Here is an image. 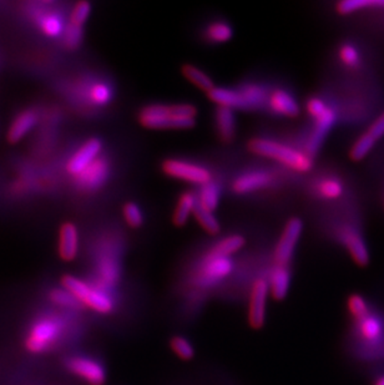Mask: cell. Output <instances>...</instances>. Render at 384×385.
<instances>
[{"label": "cell", "instance_id": "6da1fadb", "mask_svg": "<svg viewBox=\"0 0 384 385\" xmlns=\"http://www.w3.org/2000/svg\"><path fill=\"white\" fill-rule=\"evenodd\" d=\"M197 109L189 103L149 105L141 110L139 121L147 129H190L195 126Z\"/></svg>", "mask_w": 384, "mask_h": 385}, {"label": "cell", "instance_id": "7a4b0ae2", "mask_svg": "<svg viewBox=\"0 0 384 385\" xmlns=\"http://www.w3.org/2000/svg\"><path fill=\"white\" fill-rule=\"evenodd\" d=\"M249 150L265 158H275L287 168L298 172H309L314 168V158L306 151L287 146L280 142L266 139H254L249 144Z\"/></svg>", "mask_w": 384, "mask_h": 385}, {"label": "cell", "instance_id": "3957f363", "mask_svg": "<svg viewBox=\"0 0 384 385\" xmlns=\"http://www.w3.org/2000/svg\"><path fill=\"white\" fill-rule=\"evenodd\" d=\"M61 284L75 297L84 307L98 312L100 315H111L115 310V301L111 294L105 292L94 284L84 282L75 276H66L61 278Z\"/></svg>", "mask_w": 384, "mask_h": 385}, {"label": "cell", "instance_id": "277c9868", "mask_svg": "<svg viewBox=\"0 0 384 385\" xmlns=\"http://www.w3.org/2000/svg\"><path fill=\"white\" fill-rule=\"evenodd\" d=\"M64 323L58 317H44L34 323L27 334V351L42 353L51 347L63 334Z\"/></svg>", "mask_w": 384, "mask_h": 385}, {"label": "cell", "instance_id": "5b68a950", "mask_svg": "<svg viewBox=\"0 0 384 385\" xmlns=\"http://www.w3.org/2000/svg\"><path fill=\"white\" fill-rule=\"evenodd\" d=\"M233 270V262L230 257L207 253L192 277V283L199 288L213 287L223 278L230 276Z\"/></svg>", "mask_w": 384, "mask_h": 385}, {"label": "cell", "instance_id": "8992f818", "mask_svg": "<svg viewBox=\"0 0 384 385\" xmlns=\"http://www.w3.org/2000/svg\"><path fill=\"white\" fill-rule=\"evenodd\" d=\"M163 171L173 179H184L191 184H204L212 181V175L206 168L184 160L170 158L163 163Z\"/></svg>", "mask_w": 384, "mask_h": 385}, {"label": "cell", "instance_id": "52a82bcc", "mask_svg": "<svg viewBox=\"0 0 384 385\" xmlns=\"http://www.w3.org/2000/svg\"><path fill=\"white\" fill-rule=\"evenodd\" d=\"M66 368L89 385H104L106 381V370L103 364L89 357H71L66 360Z\"/></svg>", "mask_w": 384, "mask_h": 385}, {"label": "cell", "instance_id": "ba28073f", "mask_svg": "<svg viewBox=\"0 0 384 385\" xmlns=\"http://www.w3.org/2000/svg\"><path fill=\"white\" fill-rule=\"evenodd\" d=\"M303 223L299 218H291L285 226L281 239L275 250V262L280 266H288L292 260L298 239L302 234Z\"/></svg>", "mask_w": 384, "mask_h": 385}, {"label": "cell", "instance_id": "9c48e42d", "mask_svg": "<svg viewBox=\"0 0 384 385\" xmlns=\"http://www.w3.org/2000/svg\"><path fill=\"white\" fill-rule=\"evenodd\" d=\"M270 294L268 282L261 278L257 279L252 286L251 296H249V324L252 329H261L265 326L266 305H267V297Z\"/></svg>", "mask_w": 384, "mask_h": 385}, {"label": "cell", "instance_id": "30bf717a", "mask_svg": "<svg viewBox=\"0 0 384 385\" xmlns=\"http://www.w3.org/2000/svg\"><path fill=\"white\" fill-rule=\"evenodd\" d=\"M110 175V163L105 158H98L90 163L82 172L75 176L79 189L85 191L98 190L103 186Z\"/></svg>", "mask_w": 384, "mask_h": 385}, {"label": "cell", "instance_id": "8fae6325", "mask_svg": "<svg viewBox=\"0 0 384 385\" xmlns=\"http://www.w3.org/2000/svg\"><path fill=\"white\" fill-rule=\"evenodd\" d=\"M335 121H337V114L335 109L330 105L326 108L322 114L314 119V131L306 146V152L309 156L314 158V155L318 152L319 147L322 145V142L325 141L332 127L335 126Z\"/></svg>", "mask_w": 384, "mask_h": 385}, {"label": "cell", "instance_id": "7c38bea8", "mask_svg": "<svg viewBox=\"0 0 384 385\" xmlns=\"http://www.w3.org/2000/svg\"><path fill=\"white\" fill-rule=\"evenodd\" d=\"M341 241L345 244L346 250L359 267L367 266L371 260L369 251L366 241L363 239L362 234L352 226H345L341 229Z\"/></svg>", "mask_w": 384, "mask_h": 385}, {"label": "cell", "instance_id": "4fadbf2b", "mask_svg": "<svg viewBox=\"0 0 384 385\" xmlns=\"http://www.w3.org/2000/svg\"><path fill=\"white\" fill-rule=\"evenodd\" d=\"M103 144L99 139H90L73 155L66 165V171L73 176L82 172L85 168L99 158Z\"/></svg>", "mask_w": 384, "mask_h": 385}, {"label": "cell", "instance_id": "5bb4252c", "mask_svg": "<svg viewBox=\"0 0 384 385\" xmlns=\"http://www.w3.org/2000/svg\"><path fill=\"white\" fill-rule=\"evenodd\" d=\"M39 121V114L37 110L27 109L22 111L13 121L8 131V141L17 144L23 137L33 130Z\"/></svg>", "mask_w": 384, "mask_h": 385}, {"label": "cell", "instance_id": "9a60e30c", "mask_svg": "<svg viewBox=\"0 0 384 385\" xmlns=\"http://www.w3.org/2000/svg\"><path fill=\"white\" fill-rule=\"evenodd\" d=\"M79 252V234L74 223L66 222L59 232V255L66 262L74 260Z\"/></svg>", "mask_w": 384, "mask_h": 385}, {"label": "cell", "instance_id": "2e32d148", "mask_svg": "<svg viewBox=\"0 0 384 385\" xmlns=\"http://www.w3.org/2000/svg\"><path fill=\"white\" fill-rule=\"evenodd\" d=\"M356 329L361 339L366 342L378 343L384 334V320L380 315L371 312L363 320L356 322Z\"/></svg>", "mask_w": 384, "mask_h": 385}, {"label": "cell", "instance_id": "e0dca14e", "mask_svg": "<svg viewBox=\"0 0 384 385\" xmlns=\"http://www.w3.org/2000/svg\"><path fill=\"white\" fill-rule=\"evenodd\" d=\"M272 182V176L266 171H252L241 175L233 182V191L240 195L265 189Z\"/></svg>", "mask_w": 384, "mask_h": 385}, {"label": "cell", "instance_id": "ac0fdd59", "mask_svg": "<svg viewBox=\"0 0 384 385\" xmlns=\"http://www.w3.org/2000/svg\"><path fill=\"white\" fill-rule=\"evenodd\" d=\"M271 109L287 118H297L301 109L296 99L285 90H275L270 96Z\"/></svg>", "mask_w": 384, "mask_h": 385}, {"label": "cell", "instance_id": "d6986e66", "mask_svg": "<svg viewBox=\"0 0 384 385\" xmlns=\"http://www.w3.org/2000/svg\"><path fill=\"white\" fill-rule=\"evenodd\" d=\"M291 284V271L288 266H280L276 265L271 272L270 277V294L273 299L282 301L286 298L288 289Z\"/></svg>", "mask_w": 384, "mask_h": 385}, {"label": "cell", "instance_id": "ffe728a7", "mask_svg": "<svg viewBox=\"0 0 384 385\" xmlns=\"http://www.w3.org/2000/svg\"><path fill=\"white\" fill-rule=\"evenodd\" d=\"M209 98L213 103H216L220 108L228 109H246L244 101L241 94L237 90L225 89V87H213L207 92Z\"/></svg>", "mask_w": 384, "mask_h": 385}, {"label": "cell", "instance_id": "44dd1931", "mask_svg": "<svg viewBox=\"0 0 384 385\" xmlns=\"http://www.w3.org/2000/svg\"><path fill=\"white\" fill-rule=\"evenodd\" d=\"M37 24L39 29L49 38H58L66 30L64 19L55 11L39 13L37 15Z\"/></svg>", "mask_w": 384, "mask_h": 385}, {"label": "cell", "instance_id": "7402d4cb", "mask_svg": "<svg viewBox=\"0 0 384 385\" xmlns=\"http://www.w3.org/2000/svg\"><path fill=\"white\" fill-rule=\"evenodd\" d=\"M216 129L221 141H233L236 134V120L233 109L218 106L216 111Z\"/></svg>", "mask_w": 384, "mask_h": 385}, {"label": "cell", "instance_id": "603a6c76", "mask_svg": "<svg viewBox=\"0 0 384 385\" xmlns=\"http://www.w3.org/2000/svg\"><path fill=\"white\" fill-rule=\"evenodd\" d=\"M196 196L192 192H185L180 196L179 203L176 206L175 213H173V221L176 226H184L187 222L190 215L194 212L196 206Z\"/></svg>", "mask_w": 384, "mask_h": 385}, {"label": "cell", "instance_id": "cb8c5ba5", "mask_svg": "<svg viewBox=\"0 0 384 385\" xmlns=\"http://www.w3.org/2000/svg\"><path fill=\"white\" fill-rule=\"evenodd\" d=\"M246 109H259L266 101V90L257 84H246L240 90Z\"/></svg>", "mask_w": 384, "mask_h": 385}, {"label": "cell", "instance_id": "d4e9b609", "mask_svg": "<svg viewBox=\"0 0 384 385\" xmlns=\"http://www.w3.org/2000/svg\"><path fill=\"white\" fill-rule=\"evenodd\" d=\"M244 237L240 236V234H233V236H228L225 239L218 241L211 251L209 253H211L213 255H218V257H230V255L236 253L237 251L241 250L244 246Z\"/></svg>", "mask_w": 384, "mask_h": 385}, {"label": "cell", "instance_id": "484cf974", "mask_svg": "<svg viewBox=\"0 0 384 385\" xmlns=\"http://www.w3.org/2000/svg\"><path fill=\"white\" fill-rule=\"evenodd\" d=\"M367 8H384V0H345L335 6L341 15H349Z\"/></svg>", "mask_w": 384, "mask_h": 385}, {"label": "cell", "instance_id": "4316f807", "mask_svg": "<svg viewBox=\"0 0 384 385\" xmlns=\"http://www.w3.org/2000/svg\"><path fill=\"white\" fill-rule=\"evenodd\" d=\"M220 196H221L220 186L211 181L201 187L197 202L200 203L201 206L205 207L206 210L212 212L213 210H216L218 203H220Z\"/></svg>", "mask_w": 384, "mask_h": 385}, {"label": "cell", "instance_id": "83f0119b", "mask_svg": "<svg viewBox=\"0 0 384 385\" xmlns=\"http://www.w3.org/2000/svg\"><path fill=\"white\" fill-rule=\"evenodd\" d=\"M376 144H377V141L373 140V137L367 132H364L352 145L349 158L353 161H362L373 150Z\"/></svg>", "mask_w": 384, "mask_h": 385}, {"label": "cell", "instance_id": "f1b7e54d", "mask_svg": "<svg viewBox=\"0 0 384 385\" xmlns=\"http://www.w3.org/2000/svg\"><path fill=\"white\" fill-rule=\"evenodd\" d=\"M319 196L326 200H338L345 192V186L341 179L335 177H327L321 179L317 184Z\"/></svg>", "mask_w": 384, "mask_h": 385}, {"label": "cell", "instance_id": "f546056e", "mask_svg": "<svg viewBox=\"0 0 384 385\" xmlns=\"http://www.w3.org/2000/svg\"><path fill=\"white\" fill-rule=\"evenodd\" d=\"M182 74L185 77L192 82L194 85L204 90V91L209 92L213 89V82H212L211 77L209 75H206L204 71H201L199 68H196L194 65H185L182 68Z\"/></svg>", "mask_w": 384, "mask_h": 385}, {"label": "cell", "instance_id": "4dcf8cb0", "mask_svg": "<svg viewBox=\"0 0 384 385\" xmlns=\"http://www.w3.org/2000/svg\"><path fill=\"white\" fill-rule=\"evenodd\" d=\"M194 215H195L197 222L200 223L201 227L205 229L206 232L211 234H217L220 232V223L217 218L213 216V213L205 207L201 206L199 202H196L195 208H194Z\"/></svg>", "mask_w": 384, "mask_h": 385}, {"label": "cell", "instance_id": "1f68e13d", "mask_svg": "<svg viewBox=\"0 0 384 385\" xmlns=\"http://www.w3.org/2000/svg\"><path fill=\"white\" fill-rule=\"evenodd\" d=\"M49 297L53 303L59 305L61 308H66V310H82L84 308V305L69 291H66V288L64 289L55 288L50 292Z\"/></svg>", "mask_w": 384, "mask_h": 385}, {"label": "cell", "instance_id": "d6a6232c", "mask_svg": "<svg viewBox=\"0 0 384 385\" xmlns=\"http://www.w3.org/2000/svg\"><path fill=\"white\" fill-rule=\"evenodd\" d=\"M233 27L228 23H212L206 30V38L213 43H226L233 38Z\"/></svg>", "mask_w": 384, "mask_h": 385}, {"label": "cell", "instance_id": "836d02e7", "mask_svg": "<svg viewBox=\"0 0 384 385\" xmlns=\"http://www.w3.org/2000/svg\"><path fill=\"white\" fill-rule=\"evenodd\" d=\"M338 58L342 64L349 69H357L362 63L361 53L354 44L346 43L338 50Z\"/></svg>", "mask_w": 384, "mask_h": 385}, {"label": "cell", "instance_id": "e575fe53", "mask_svg": "<svg viewBox=\"0 0 384 385\" xmlns=\"http://www.w3.org/2000/svg\"><path fill=\"white\" fill-rule=\"evenodd\" d=\"M89 98L92 100V103L104 106L108 105L113 98H114V92L111 90V87H109L105 82H97L94 84L90 90H89Z\"/></svg>", "mask_w": 384, "mask_h": 385}, {"label": "cell", "instance_id": "d590c367", "mask_svg": "<svg viewBox=\"0 0 384 385\" xmlns=\"http://www.w3.org/2000/svg\"><path fill=\"white\" fill-rule=\"evenodd\" d=\"M170 347L173 349V352L182 360H191L195 357V349L185 336H173L170 339Z\"/></svg>", "mask_w": 384, "mask_h": 385}, {"label": "cell", "instance_id": "8d00e7d4", "mask_svg": "<svg viewBox=\"0 0 384 385\" xmlns=\"http://www.w3.org/2000/svg\"><path fill=\"white\" fill-rule=\"evenodd\" d=\"M347 307L351 313L352 318L356 322L363 320L364 317H367L371 313V308L368 305L367 301L363 298L361 294H352L351 297L348 298Z\"/></svg>", "mask_w": 384, "mask_h": 385}, {"label": "cell", "instance_id": "74e56055", "mask_svg": "<svg viewBox=\"0 0 384 385\" xmlns=\"http://www.w3.org/2000/svg\"><path fill=\"white\" fill-rule=\"evenodd\" d=\"M84 33H82V27H78L69 23L66 27V30L63 33V42L68 49H78L82 44Z\"/></svg>", "mask_w": 384, "mask_h": 385}, {"label": "cell", "instance_id": "f35d334b", "mask_svg": "<svg viewBox=\"0 0 384 385\" xmlns=\"http://www.w3.org/2000/svg\"><path fill=\"white\" fill-rule=\"evenodd\" d=\"M124 217L126 223L132 228H139L144 223V215L141 208L134 202H128L125 205Z\"/></svg>", "mask_w": 384, "mask_h": 385}, {"label": "cell", "instance_id": "ab89813d", "mask_svg": "<svg viewBox=\"0 0 384 385\" xmlns=\"http://www.w3.org/2000/svg\"><path fill=\"white\" fill-rule=\"evenodd\" d=\"M92 13V4L87 1H79L71 13L70 23L78 27H82L87 18L90 17Z\"/></svg>", "mask_w": 384, "mask_h": 385}, {"label": "cell", "instance_id": "60d3db41", "mask_svg": "<svg viewBox=\"0 0 384 385\" xmlns=\"http://www.w3.org/2000/svg\"><path fill=\"white\" fill-rule=\"evenodd\" d=\"M367 134L373 137V140L378 141L382 137H384V113L378 115L373 122L369 125L368 130L366 131Z\"/></svg>", "mask_w": 384, "mask_h": 385}, {"label": "cell", "instance_id": "b9f144b4", "mask_svg": "<svg viewBox=\"0 0 384 385\" xmlns=\"http://www.w3.org/2000/svg\"><path fill=\"white\" fill-rule=\"evenodd\" d=\"M374 385H384V374L378 377V379L376 380V383H374Z\"/></svg>", "mask_w": 384, "mask_h": 385}]
</instances>
